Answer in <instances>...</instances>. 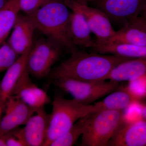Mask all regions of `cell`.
Instances as JSON below:
<instances>
[{"label": "cell", "instance_id": "obj_6", "mask_svg": "<svg viewBox=\"0 0 146 146\" xmlns=\"http://www.w3.org/2000/svg\"><path fill=\"white\" fill-rule=\"evenodd\" d=\"M62 49L47 37H41L33 44L27 61V69L37 79L48 77L52 67L59 60Z\"/></svg>", "mask_w": 146, "mask_h": 146}, {"label": "cell", "instance_id": "obj_29", "mask_svg": "<svg viewBox=\"0 0 146 146\" xmlns=\"http://www.w3.org/2000/svg\"><path fill=\"white\" fill-rule=\"evenodd\" d=\"M9 0H0V10L6 4Z\"/></svg>", "mask_w": 146, "mask_h": 146}, {"label": "cell", "instance_id": "obj_26", "mask_svg": "<svg viewBox=\"0 0 146 146\" xmlns=\"http://www.w3.org/2000/svg\"><path fill=\"white\" fill-rule=\"evenodd\" d=\"M128 24L138 27L146 31V19L141 16H139L134 18Z\"/></svg>", "mask_w": 146, "mask_h": 146}, {"label": "cell", "instance_id": "obj_22", "mask_svg": "<svg viewBox=\"0 0 146 146\" xmlns=\"http://www.w3.org/2000/svg\"><path fill=\"white\" fill-rule=\"evenodd\" d=\"M20 56L8 43L3 42L0 46V73L10 68Z\"/></svg>", "mask_w": 146, "mask_h": 146}, {"label": "cell", "instance_id": "obj_7", "mask_svg": "<svg viewBox=\"0 0 146 146\" xmlns=\"http://www.w3.org/2000/svg\"><path fill=\"white\" fill-rule=\"evenodd\" d=\"M65 3L70 10L83 16L96 36V44H104L115 34L116 31L108 17L99 9L90 5L88 0H65Z\"/></svg>", "mask_w": 146, "mask_h": 146}, {"label": "cell", "instance_id": "obj_23", "mask_svg": "<svg viewBox=\"0 0 146 146\" xmlns=\"http://www.w3.org/2000/svg\"><path fill=\"white\" fill-rule=\"evenodd\" d=\"M53 0H19L20 9L26 15L30 16L46 4Z\"/></svg>", "mask_w": 146, "mask_h": 146}, {"label": "cell", "instance_id": "obj_24", "mask_svg": "<svg viewBox=\"0 0 146 146\" xmlns=\"http://www.w3.org/2000/svg\"><path fill=\"white\" fill-rule=\"evenodd\" d=\"M130 82L133 83L129 89L139 102L146 96V75Z\"/></svg>", "mask_w": 146, "mask_h": 146}, {"label": "cell", "instance_id": "obj_19", "mask_svg": "<svg viewBox=\"0 0 146 146\" xmlns=\"http://www.w3.org/2000/svg\"><path fill=\"white\" fill-rule=\"evenodd\" d=\"M95 52L118 55L131 58L146 57V45L137 46L123 44H96L92 49Z\"/></svg>", "mask_w": 146, "mask_h": 146}, {"label": "cell", "instance_id": "obj_31", "mask_svg": "<svg viewBox=\"0 0 146 146\" xmlns=\"http://www.w3.org/2000/svg\"><path fill=\"white\" fill-rule=\"evenodd\" d=\"M3 109L0 106V118L1 117L2 114Z\"/></svg>", "mask_w": 146, "mask_h": 146}, {"label": "cell", "instance_id": "obj_27", "mask_svg": "<svg viewBox=\"0 0 146 146\" xmlns=\"http://www.w3.org/2000/svg\"><path fill=\"white\" fill-rule=\"evenodd\" d=\"M141 112L142 117L146 120V104L141 105Z\"/></svg>", "mask_w": 146, "mask_h": 146}, {"label": "cell", "instance_id": "obj_2", "mask_svg": "<svg viewBox=\"0 0 146 146\" xmlns=\"http://www.w3.org/2000/svg\"><path fill=\"white\" fill-rule=\"evenodd\" d=\"M70 10L65 0H53L29 16L36 30L71 54L78 50L68 35Z\"/></svg>", "mask_w": 146, "mask_h": 146}, {"label": "cell", "instance_id": "obj_18", "mask_svg": "<svg viewBox=\"0 0 146 146\" xmlns=\"http://www.w3.org/2000/svg\"><path fill=\"white\" fill-rule=\"evenodd\" d=\"M145 46L146 31L140 28L127 24L121 28L104 44Z\"/></svg>", "mask_w": 146, "mask_h": 146}, {"label": "cell", "instance_id": "obj_20", "mask_svg": "<svg viewBox=\"0 0 146 146\" xmlns=\"http://www.w3.org/2000/svg\"><path fill=\"white\" fill-rule=\"evenodd\" d=\"M20 11L19 0H9L0 10V46L13 28Z\"/></svg>", "mask_w": 146, "mask_h": 146}, {"label": "cell", "instance_id": "obj_32", "mask_svg": "<svg viewBox=\"0 0 146 146\" xmlns=\"http://www.w3.org/2000/svg\"></svg>", "mask_w": 146, "mask_h": 146}, {"label": "cell", "instance_id": "obj_11", "mask_svg": "<svg viewBox=\"0 0 146 146\" xmlns=\"http://www.w3.org/2000/svg\"><path fill=\"white\" fill-rule=\"evenodd\" d=\"M30 76L26 68L11 96L20 99L36 110L50 103V99L46 91L32 81Z\"/></svg>", "mask_w": 146, "mask_h": 146}, {"label": "cell", "instance_id": "obj_15", "mask_svg": "<svg viewBox=\"0 0 146 146\" xmlns=\"http://www.w3.org/2000/svg\"><path fill=\"white\" fill-rule=\"evenodd\" d=\"M68 35L76 46L82 48H93L96 40L91 36V31L83 16L72 11L68 24Z\"/></svg>", "mask_w": 146, "mask_h": 146}, {"label": "cell", "instance_id": "obj_3", "mask_svg": "<svg viewBox=\"0 0 146 146\" xmlns=\"http://www.w3.org/2000/svg\"><path fill=\"white\" fill-rule=\"evenodd\" d=\"M52 106L44 146H50L54 140L67 132L78 120L92 113L93 107V105L84 104L74 99L65 98L60 94L54 95Z\"/></svg>", "mask_w": 146, "mask_h": 146}, {"label": "cell", "instance_id": "obj_17", "mask_svg": "<svg viewBox=\"0 0 146 146\" xmlns=\"http://www.w3.org/2000/svg\"><path fill=\"white\" fill-rule=\"evenodd\" d=\"M138 102L129 88L117 90L108 94L102 100L93 105L92 113L105 110L123 111Z\"/></svg>", "mask_w": 146, "mask_h": 146}, {"label": "cell", "instance_id": "obj_1", "mask_svg": "<svg viewBox=\"0 0 146 146\" xmlns=\"http://www.w3.org/2000/svg\"><path fill=\"white\" fill-rule=\"evenodd\" d=\"M130 59L118 55L78 50L53 68L48 77L51 81L61 78L89 82L104 81L117 65Z\"/></svg>", "mask_w": 146, "mask_h": 146}, {"label": "cell", "instance_id": "obj_8", "mask_svg": "<svg viewBox=\"0 0 146 146\" xmlns=\"http://www.w3.org/2000/svg\"><path fill=\"white\" fill-rule=\"evenodd\" d=\"M88 2L104 12L111 22L121 24L123 27L141 14L146 0H88Z\"/></svg>", "mask_w": 146, "mask_h": 146}, {"label": "cell", "instance_id": "obj_21", "mask_svg": "<svg viewBox=\"0 0 146 146\" xmlns=\"http://www.w3.org/2000/svg\"><path fill=\"white\" fill-rule=\"evenodd\" d=\"M91 115L92 113L78 120L67 132L54 140L50 146H72L74 145L89 126Z\"/></svg>", "mask_w": 146, "mask_h": 146}, {"label": "cell", "instance_id": "obj_14", "mask_svg": "<svg viewBox=\"0 0 146 146\" xmlns=\"http://www.w3.org/2000/svg\"><path fill=\"white\" fill-rule=\"evenodd\" d=\"M31 48L21 55L7 69L0 81V106L3 109L7 100L12 96L17 84L27 68V61Z\"/></svg>", "mask_w": 146, "mask_h": 146}, {"label": "cell", "instance_id": "obj_16", "mask_svg": "<svg viewBox=\"0 0 146 146\" xmlns=\"http://www.w3.org/2000/svg\"><path fill=\"white\" fill-rule=\"evenodd\" d=\"M146 75V57L131 58L120 63L108 76L106 80L120 82L131 81Z\"/></svg>", "mask_w": 146, "mask_h": 146}, {"label": "cell", "instance_id": "obj_13", "mask_svg": "<svg viewBox=\"0 0 146 146\" xmlns=\"http://www.w3.org/2000/svg\"><path fill=\"white\" fill-rule=\"evenodd\" d=\"M146 145V120L142 119L121 126L108 146Z\"/></svg>", "mask_w": 146, "mask_h": 146}, {"label": "cell", "instance_id": "obj_4", "mask_svg": "<svg viewBox=\"0 0 146 146\" xmlns=\"http://www.w3.org/2000/svg\"><path fill=\"white\" fill-rule=\"evenodd\" d=\"M122 110H105L92 113L90 123L82 136V146H108L122 125Z\"/></svg>", "mask_w": 146, "mask_h": 146}, {"label": "cell", "instance_id": "obj_9", "mask_svg": "<svg viewBox=\"0 0 146 146\" xmlns=\"http://www.w3.org/2000/svg\"><path fill=\"white\" fill-rule=\"evenodd\" d=\"M50 119L42 107L36 110L25 127L13 131V133L24 142L26 146H44Z\"/></svg>", "mask_w": 146, "mask_h": 146}, {"label": "cell", "instance_id": "obj_30", "mask_svg": "<svg viewBox=\"0 0 146 146\" xmlns=\"http://www.w3.org/2000/svg\"><path fill=\"white\" fill-rule=\"evenodd\" d=\"M141 14H142V16L141 17L146 19V3Z\"/></svg>", "mask_w": 146, "mask_h": 146}, {"label": "cell", "instance_id": "obj_12", "mask_svg": "<svg viewBox=\"0 0 146 146\" xmlns=\"http://www.w3.org/2000/svg\"><path fill=\"white\" fill-rule=\"evenodd\" d=\"M13 29L8 44L21 55L31 48L36 27L30 16L20 13Z\"/></svg>", "mask_w": 146, "mask_h": 146}, {"label": "cell", "instance_id": "obj_28", "mask_svg": "<svg viewBox=\"0 0 146 146\" xmlns=\"http://www.w3.org/2000/svg\"><path fill=\"white\" fill-rule=\"evenodd\" d=\"M0 146H7L5 139V134H0Z\"/></svg>", "mask_w": 146, "mask_h": 146}, {"label": "cell", "instance_id": "obj_25", "mask_svg": "<svg viewBox=\"0 0 146 146\" xmlns=\"http://www.w3.org/2000/svg\"><path fill=\"white\" fill-rule=\"evenodd\" d=\"M7 146H26L24 142L13 133V131L5 134Z\"/></svg>", "mask_w": 146, "mask_h": 146}, {"label": "cell", "instance_id": "obj_5", "mask_svg": "<svg viewBox=\"0 0 146 146\" xmlns=\"http://www.w3.org/2000/svg\"><path fill=\"white\" fill-rule=\"evenodd\" d=\"M54 86L70 94L74 99L90 104L118 90L119 82L109 80L89 82L69 78L57 79L51 81Z\"/></svg>", "mask_w": 146, "mask_h": 146}, {"label": "cell", "instance_id": "obj_10", "mask_svg": "<svg viewBox=\"0 0 146 146\" xmlns=\"http://www.w3.org/2000/svg\"><path fill=\"white\" fill-rule=\"evenodd\" d=\"M4 108L5 115L0 120V134L3 135L25 125L36 111L14 96L8 99Z\"/></svg>", "mask_w": 146, "mask_h": 146}]
</instances>
